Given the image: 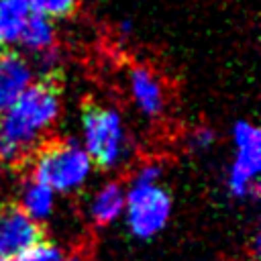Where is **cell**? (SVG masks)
<instances>
[{
	"label": "cell",
	"instance_id": "obj_1",
	"mask_svg": "<svg viewBox=\"0 0 261 261\" xmlns=\"http://www.w3.org/2000/svg\"><path fill=\"white\" fill-rule=\"evenodd\" d=\"M61 114L59 92L49 84H33L0 114V163H18L31 155Z\"/></svg>",
	"mask_w": 261,
	"mask_h": 261
},
{
	"label": "cell",
	"instance_id": "obj_2",
	"mask_svg": "<svg viewBox=\"0 0 261 261\" xmlns=\"http://www.w3.org/2000/svg\"><path fill=\"white\" fill-rule=\"evenodd\" d=\"M94 167L116 169L133 155V139L120 116L112 106H88L82 114V143Z\"/></svg>",
	"mask_w": 261,
	"mask_h": 261
},
{
	"label": "cell",
	"instance_id": "obj_3",
	"mask_svg": "<svg viewBox=\"0 0 261 261\" xmlns=\"http://www.w3.org/2000/svg\"><path fill=\"white\" fill-rule=\"evenodd\" d=\"M94 173V163L84 147L73 141H55L39 149L33 159V175L55 194L80 192Z\"/></svg>",
	"mask_w": 261,
	"mask_h": 261
},
{
	"label": "cell",
	"instance_id": "obj_4",
	"mask_svg": "<svg viewBox=\"0 0 261 261\" xmlns=\"http://www.w3.org/2000/svg\"><path fill=\"white\" fill-rule=\"evenodd\" d=\"M171 216V196L159 184L141 186L130 184L126 188L124 200V222L133 237L147 241L157 237L169 222Z\"/></svg>",
	"mask_w": 261,
	"mask_h": 261
},
{
	"label": "cell",
	"instance_id": "obj_5",
	"mask_svg": "<svg viewBox=\"0 0 261 261\" xmlns=\"http://www.w3.org/2000/svg\"><path fill=\"white\" fill-rule=\"evenodd\" d=\"M234 157L226 175V188L234 198L247 200L257 194L261 171V130L251 120H239L232 126Z\"/></svg>",
	"mask_w": 261,
	"mask_h": 261
},
{
	"label": "cell",
	"instance_id": "obj_6",
	"mask_svg": "<svg viewBox=\"0 0 261 261\" xmlns=\"http://www.w3.org/2000/svg\"><path fill=\"white\" fill-rule=\"evenodd\" d=\"M37 241H41V226L18 206L0 210V255L16 259Z\"/></svg>",
	"mask_w": 261,
	"mask_h": 261
},
{
	"label": "cell",
	"instance_id": "obj_7",
	"mask_svg": "<svg viewBox=\"0 0 261 261\" xmlns=\"http://www.w3.org/2000/svg\"><path fill=\"white\" fill-rule=\"evenodd\" d=\"M128 94L141 114L149 118H157L165 110V88L161 77L149 65H133L126 75Z\"/></svg>",
	"mask_w": 261,
	"mask_h": 261
},
{
	"label": "cell",
	"instance_id": "obj_8",
	"mask_svg": "<svg viewBox=\"0 0 261 261\" xmlns=\"http://www.w3.org/2000/svg\"><path fill=\"white\" fill-rule=\"evenodd\" d=\"M35 84L31 61L16 51H0V114Z\"/></svg>",
	"mask_w": 261,
	"mask_h": 261
},
{
	"label": "cell",
	"instance_id": "obj_9",
	"mask_svg": "<svg viewBox=\"0 0 261 261\" xmlns=\"http://www.w3.org/2000/svg\"><path fill=\"white\" fill-rule=\"evenodd\" d=\"M124 200H126V188L120 181H106L100 186L90 204H88V214L94 224L106 226L122 218L124 214Z\"/></svg>",
	"mask_w": 261,
	"mask_h": 261
},
{
	"label": "cell",
	"instance_id": "obj_10",
	"mask_svg": "<svg viewBox=\"0 0 261 261\" xmlns=\"http://www.w3.org/2000/svg\"><path fill=\"white\" fill-rule=\"evenodd\" d=\"M57 194L47 188L45 184L37 181L35 177H29L22 186H20V210L35 220L37 224L43 220H49L53 210H55V198Z\"/></svg>",
	"mask_w": 261,
	"mask_h": 261
},
{
	"label": "cell",
	"instance_id": "obj_11",
	"mask_svg": "<svg viewBox=\"0 0 261 261\" xmlns=\"http://www.w3.org/2000/svg\"><path fill=\"white\" fill-rule=\"evenodd\" d=\"M31 14L27 0H0V51L18 45L20 33Z\"/></svg>",
	"mask_w": 261,
	"mask_h": 261
},
{
	"label": "cell",
	"instance_id": "obj_12",
	"mask_svg": "<svg viewBox=\"0 0 261 261\" xmlns=\"http://www.w3.org/2000/svg\"><path fill=\"white\" fill-rule=\"evenodd\" d=\"M18 45H22L33 55H39V53L55 47V24H53V20H49L45 16H39V14H31L24 22Z\"/></svg>",
	"mask_w": 261,
	"mask_h": 261
},
{
	"label": "cell",
	"instance_id": "obj_13",
	"mask_svg": "<svg viewBox=\"0 0 261 261\" xmlns=\"http://www.w3.org/2000/svg\"><path fill=\"white\" fill-rule=\"evenodd\" d=\"M27 2L33 14L45 16L49 20L69 16L77 6V0H27Z\"/></svg>",
	"mask_w": 261,
	"mask_h": 261
},
{
	"label": "cell",
	"instance_id": "obj_14",
	"mask_svg": "<svg viewBox=\"0 0 261 261\" xmlns=\"http://www.w3.org/2000/svg\"><path fill=\"white\" fill-rule=\"evenodd\" d=\"M61 257H63V253H61V249L55 243L37 241L24 253H20L16 257V261H59Z\"/></svg>",
	"mask_w": 261,
	"mask_h": 261
},
{
	"label": "cell",
	"instance_id": "obj_15",
	"mask_svg": "<svg viewBox=\"0 0 261 261\" xmlns=\"http://www.w3.org/2000/svg\"><path fill=\"white\" fill-rule=\"evenodd\" d=\"M163 175V167L161 163L157 161H145L141 163L135 173H133V184H141V186H153V184H159Z\"/></svg>",
	"mask_w": 261,
	"mask_h": 261
},
{
	"label": "cell",
	"instance_id": "obj_16",
	"mask_svg": "<svg viewBox=\"0 0 261 261\" xmlns=\"http://www.w3.org/2000/svg\"><path fill=\"white\" fill-rule=\"evenodd\" d=\"M214 141H216V133L208 126H198V128L190 130V135H188V147L198 153L208 151L214 145Z\"/></svg>",
	"mask_w": 261,
	"mask_h": 261
},
{
	"label": "cell",
	"instance_id": "obj_17",
	"mask_svg": "<svg viewBox=\"0 0 261 261\" xmlns=\"http://www.w3.org/2000/svg\"><path fill=\"white\" fill-rule=\"evenodd\" d=\"M35 57H37V67L43 73H53L61 65V55H59V51L55 47H51V49H47V51H43V53H39Z\"/></svg>",
	"mask_w": 261,
	"mask_h": 261
},
{
	"label": "cell",
	"instance_id": "obj_18",
	"mask_svg": "<svg viewBox=\"0 0 261 261\" xmlns=\"http://www.w3.org/2000/svg\"><path fill=\"white\" fill-rule=\"evenodd\" d=\"M59 261H86L82 255H77V253H73V255H65V257H61Z\"/></svg>",
	"mask_w": 261,
	"mask_h": 261
},
{
	"label": "cell",
	"instance_id": "obj_19",
	"mask_svg": "<svg viewBox=\"0 0 261 261\" xmlns=\"http://www.w3.org/2000/svg\"><path fill=\"white\" fill-rule=\"evenodd\" d=\"M0 261H14V259H8V257H4V255H0Z\"/></svg>",
	"mask_w": 261,
	"mask_h": 261
}]
</instances>
